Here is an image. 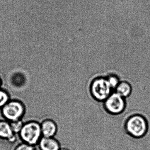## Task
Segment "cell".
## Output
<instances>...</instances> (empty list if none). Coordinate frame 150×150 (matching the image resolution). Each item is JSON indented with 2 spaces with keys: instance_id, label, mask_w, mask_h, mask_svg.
Masks as SVG:
<instances>
[{
  "instance_id": "6da1fadb",
  "label": "cell",
  "mask_w": 150,
  "mask_h": 150,
  "mask_svg": "<svg viewBox=\"0 0 150 150\" xmlns=\"http://www.w3.org/2000/svg\"><path fill=\"white\" fill-rule=\"evenodd\" d=\"M124 129L129 136L139 139L147 134L149 130V123L147 118L142 114L135 113L129 116L124 123Z\"/></svg>"
},
{
  "instance_id": "7a4b0ae2",
  "label": "cell",
  "mask_w": 150,
  "mask_h": 150,
  "mask_svg": "<svg viewBox=\"0 0 150 150\" xmlns=\"http://www.w3.org/2000/svg\"><path fill=\"white\" fill-rule=\"evenodd\" d=\"M89 90L92 98L99 103H103L114 92L104 76L94 78L90 82Z\"/></svg>"
},
{
  "instance_id": "3957f363",
  "label": "cell",
  "mask_w": 150,
  "mask_h": 150,
  "mask_svg": "<svg viewBox=\"0 0 150 150\" xmlns=\"http://www.w3.org/2000/svg\"><path fill=\"white\" fill-rule=\"evenodd\" d=\"M19 134L24 143L35 146L42 137L41 124L35 121L24 123Z\"/></svg>"
},
{
  "instance_id": "277c9868",
  "label": "cell",
  "mask_w": 150,
  "mask_h": 150,
  "mask_svg": "<svg viewBox=\"0 0 150 150\" xmlns=\"http://www.w3.org/2000/svg\"><path fill=\"white\" fill-rule=\"evenodd\" d=\"M103 105L107 113L117 116L126 110L127 100L114 91L103 103Z\"/></svg>"
},
{
  "instance_id": "5b68a950",
  "label": "cell",
  "mask_w": 150,
  "mask_h": 150,
  "mask_svg": "<svg viewBox=\"0 0 150 150\" xmlns=\"http://www.w3.org/2000/svg\"><path fill=\"white\" fill-rule=\"evenodd\" d=\"M25 111V107L23 103L16 100H9L1 108L3 117L9 122L21 120Z\"/></svg>"
},
{
  "instance_id": "8992f818",
  "label": "cell",
  "mask_w": 150,
  "mask_h": 150,
  "mask_svg": "<svg viewBox=\"0 0 150 150\" xmlns=\"http://www.w3.org/2000/svg\"><path fill=\"white\" fill-rule=\"evenodd\" d=\"M42 137H54L58 131L57 123L51 119H46L41 124Z\"/></svg>"
},
{
  "instance_id": "52a82bcc",
  "label": "cell",
  "mask_w": 150,
  "mask_h": 150,
  "mask_svg": "<svg viewBox=\"0 0 150 150\" xmlns=\"http://www.w3.org/2000/svg\"><path fill=\"white\" fill-rule=\"evenodd\" d=\"M38 144L40 150H59L61 148L59 141L54 137H42Z\"/></svg>"
},
{
  "instance_id": "ba28073f",
  "label": "cell",
  "mask_w": 150,
  "mask_h": 150,
  "mask_svg": "<svg viewBox=\"0 0 150 150\" xmlns=\"http://www.w3.org/2000/svg\"><path fill=\"white\" fill-rule=\"evenodd\" d=\"M0 138L6 139L9 142H14L15 135L11 128L10 122L0 121Z\"/></svg>"
},
{
  "instance_id": "9c48e42d",
  "label": "cell",
  "mask_w": 150,
  "mask_h": 150,
  "mask_svg": "<svg viewBox=\"0 0 150 150\" xmlns=\"http://www.w3.org/2000/svg\"><path fill=\"white\" fill-rule=\"evenodd\" d=\"M114 91L126 99L131 96L133 92V87L129 81L123 80L120 81Z\"/></svg>"
},
{
  "instance_id": "30bf717a",
  "label": "cell",
  "mask_w": 150,
  "mask_h": 150,
  "mask_svg": "<svg viewBox=\"0 0 150 150\" xmlns=\"http://www.w3.org/2000/svg\"><path fill=\"white\" fill-rule=\"evenodd\" d=\"M106 78L113 90H115L117 86L121 81L120 76L116 73H110L106 75Z\"/></svg>"
},
{
  "instance_id": "8fae6325",
  "label": "cell",
  "mask_w": 150,
  "mask_h": 150,
  "mask_svg": "<svg viewBox=\"0 0 150 150\" xmlns=\"http://www.w3.org/2000/svg\"><path fill=\"white\" fill-rule=\"evenodd\" d=\"M9 100L8 93L6 91L0 89V108H2Z\"/></svg>"
},
{
  "instance_id": "7c38bea8",
  "label": "cell",
  "mask_w": 150,
  "mask_h": 150,
  "mask_svg": "<svg viewBox=\"0 0 150 150\" xmlns=\"http://www.w3.org/2000/svg\"><path fill=\"white\" fill-rule=\"evenodd\" d=\"M10 123L12 130L15 134L20 133L24 124L21 120L10 122Z\"/></svg>"
},
{
  "instance_id": "4fadbf2b",
  "label": "cell",
  "mask_w": 150,
  "mask_h": 150,
  "mask_svg": "<svg viewBox=\"0 0 150 150\" xmlns=\"http://www.w3.org/2000/svg\"><path fill=\"white\" fill-rule=\"evenodd\" d=\"M14 150H35V147L34 146L31 145L23 142L20 144L17 145Z\"/></svg>"
},
{
  "instance_id": "5bb4252c",
  "label": "cell",
  "mask_w": 150,
  "mask_h": 150,
  "mask_svg": "<svg viewBox=\"0 0 150 150\" xmlns=\"http://www.w3.org/2000/svg\"><path fill=\"white\" fill-rule=\"evenodd\" d=\"M59 150H70V149H68V148H65V147H64V148H61Z\"/></svg>"
},
{
  "instance_id": "9a60e30c",
  "label": "cell",
  "mask_w": 150,
  "mask_h": 150,
  "mask_svg": "<svg viewBox=\"0 0 150 150\" xmlns=\"http://www.w3.org/2000/svg\"><path fill=\"white\" fill-rule=\"evenodd\" d=\"M1 78H0V87H1Z\"/></svg>"
}]
</instances>
